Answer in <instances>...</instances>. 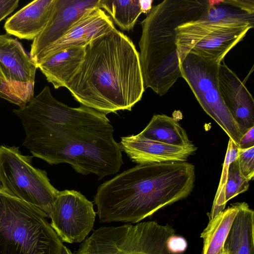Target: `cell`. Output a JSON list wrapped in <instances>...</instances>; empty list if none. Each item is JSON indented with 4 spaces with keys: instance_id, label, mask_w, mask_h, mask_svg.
Listing matches in <instances>:
<instances>
[{
    "instance_id": "obj_1",
    "label": "cell",
    "mask_w": 254,
    "mask_h": 254,
    "mask_svg": "<svg viewBox=\"0 0 254 254\" xmlns=\"http://www.w3.org/2000/svg\"><path fill=\"white\" fill-rule=\"evenodd\" d=\"M13 112L26 136L22 145L50 165L67 163L78 173L99 180L118 173L123 164L120 143L106 114L61 102L46 86L25 106Z\"/></svg>"
},
{
    "instance_id": "obj_2",
    "label": "cell",
    "mask_w": 254,
    "mask_h": 254,
    "mask_svg": "<svg viewBox=\"0 0 254 254\" xmlns=\"http://www.w3.org/2000/svg\"><path fill=\"white\" fill-rule=\"evenodd\" d=\"M84 48L83 61L66 88L81 105L106 115L130 111L145 87L139 53L131 40L115 29Z\"/></svg>"
},
{
    "instance_id": "obj_3",
    "label": "cell",
    "mask_w": 254,
    "mask_h": 254,
    "mask_svg": "<svg viewBox=\"0 0 254 254\" xmlns=\"http://www.w3.org/2000/svg\"><path fill=\"white\" fill-rule=\"evenodd\" d=\"M195 179L187 162L138 164L100 185L94 197L100 222L137 223L188 197Z\"/></svg>"
},
{
    "instance_id": "obj_4",
    "label": "cell",
    "mask_w": 254,
    "mask_h": 254,
    "mask_svg": "<svg viewBox=\"0 0 254 254\" xmlns=\"http://www.w3.org/2000/svg\"><path fill=\"white\" fill-rule=\"evenodd\" d=\"M209 7L208 0H165L152 6L141 22L138 43L144 87L163 96L181 77L176 29L198 20Z\"/></svg>"
},
{
    "instance_id": "obj_5",
    "label": "cell",
    "mask_w": 254,
    "mask_h": 254,
    "mask_svg": "<svg viewBox=\"0 0 254 254\" xmlns=\"http://www.w3.org/2000/svg\"><path fill=\"white\" fill-rule=\"evenodd\" d=\"M46 218L39 208L0 194V254H62L63 242Z\"/></svg>"
},
{
    "instance_id": "obj_6",
    "label": "cell",
    "mask_w": 254,
    "mask_h": 254,
    "mask_svg": "<svg viewBox=\"0 0 254 254\" xmlns=\"http://www.w3.org/2000/svg\"><path fill=\"white\" fill-rule=\"evenodd\" d=\"M175 232L170 225L156 221L102 226L72 254H172L167 243Z\"/></svg>"
},
{
    "instance_id": "obj_7",
    "label": "cell",
    "mask_w": 254,
    "mask_h": 254,
    "mask_svg": "<svg viewBox=\"0 0 254 254\" xmlns=\"http://www.w3.org/2000/svg\"><path fill=\"white\" fill-rule=\"evenodd\" d=\"M32 158L18 147L0 145V181L7 195L39 208L49 218L59 191L46 171L33 167Z\"/></svg>"
},
{
    "instance_id": "obj_8",
    "label": "cell",
    "mask_w": 254,
    "mask_h": 254,
    "mask_svg": "<svg viewBox=\"0 0 254 254\" xmlns=\"http://www.w3.org/2000/svg\"><path fill=\"white\" fill-rule=\"evenodd\" d=\"M219 64L191 53L179 61L181 77L202 109L238 146L243 134L221 96L218 82Z\"/></svg>"
},
{
    "instance_id": "obj_9",
    "label": "cell",
    "mask_w": 254,
    "mask_h": 254,
    "mask_svg": "<svg viewBox=\"0 0 254 254\" xmlns=\"http://www.w3.org/2000/svg\"><path fill=\"white\" fill-rule=\"evenodd\" d=\"M251 28H253L246 25L204 23L198 20L181 24L176 29L179 61L191 53L220 64Z\"/></svg>"
},
{
    "instance_id": "obj_10",
    "label": "cell",
    "mask_w": 254,
    "mask_h": 254,
    "mask_svg": "<svg viewBox=\"0 0 254 254\" xmlns=\"http://www.w3.org/2000/svg\"><path fill=\"white\" fill-rule=\"evenodd\" d=\"M96 212L92 202L74 190L59 191L49 218L62 242H82L92 230Z\"/></svg>"
},
{
    "instance_id": "obj_11",
    "label": "cell",
    "mask_w": 254,
    "mask_h": 254,
    "mask_svg": "<svg viewBox=\"0 0 254 254\" xmlns=\"http://www.w3.org/2000/svg\"><path fill=\"white\" fill-rule=\"evenodd\" d=\"M37 68L20 42L8 34L0 35V72L23 107L34 97Z\"/></svg>"
},
{
    "instance_id": "obj_12",
    "label": "cell",
    "mask_w": 254,
    "mask_h": 254,
    "mask_svg": "<svg viewBox=\"0 0 254 254\" xmlns=\"http://www.w3.org/2000/svg\"><path fill=\"white\" fill-rule=\"evenodd\" d=\"M100 8V0H56L52 14L31 45L30 57L35 63L41 54L68 31L83 14Z\"/></svg>"
},
{
    "instance_id": "obj_13",
    "label": "cell",
    "mask_w": 254,
    "mask_h": 254,
    "mask_svg": "<svg viewBox=\"0 0 254 254\" xmlns=\"http://www.w3.org/2000/svg\"><path fill=\"white\" fill-rule=\"evenodd\" d=\"M218 82L223 102L243 135L254 127L253 97L224 60L219 64Z\"/></svg>"
},
{
    "instance_id": "obj_14",
    "label": "cell",
    "mask_w": 254,
    "mask_h": 254,
    "mask_svg": "<svg viewBox=\"0 0 254 254\" xmlns=\"http://www.w3.org/2000/svg\"><path fill=\"white\" fill-rule=\"evenodd\" d=\"M116 29L110 16L104 10L95 7L83 14L68 31L39 56L35 64L66 49L84 46L92 40Z\"/></svg>"
},
{
    "instance_id": "obj_15",
    "label": "cell",
    "mask_w": 254,
    "mask_h": 254,
    "mask_svg": "<svg viewBox=\"0 0 254 254\" xmlns=\"http://www.w3.org/2000/svg\"><path fill=\"white\" fill-rule=\"evenodd\" d=\"M120 145L132 161L138 164L185 162L197 149L195 145L177 146L136 135L122 137Z\"/></svg>"
},
{
    "instance_id": "obj_16",
    "label": "cell",
    "mask_w": 254,
    "mask_h": 254,
    "mask_svg": "<svg viewBox=\"0 0 254 254\" xmlns=\"http://www.w3.org/2000/svg\"><path fill=\"white\" fill-rule=\"evenodd\" d=\"M56 0H35L17 11L5 21L7 34L19 39L34 40L43 30L53 12Z\"/></svg>"
},
{
    "instance_id": "obj_17",
    "label": "cell",
    "mask_w": 254,
    "mask_h": 254,
    "mask_svg": "<svg viewBox=\"0 0 254 254\" xmlns=\"http://www.w3.org/2000/svg\"><path fill=\"white\" fill-rule=\"evenodd\" d=\"M84 55V46L66 49L43 61L37 68L55 89L66 88L82 62Z\"/></svg>"
},
{
    "instance_id": "obj_18",
    "label": "cell",
    "mask_w": 254,
    "mask_h": 254,
    "mask_svg": "<svg viewBox=\"0 0 254 254\" xmlns=\"http://www.w3.org/2000/svg\"><path fill=\"white\" fill-rule=\"evenodd\" d=\"M254 211L240 202L224 247L232 254H254Z\"/></svg>"
},
{
    "instance_id": "obj_19",
    "label": "cell",
    "mask_w": 254,
    "mask_h": 254,
    "mask_svg": "<svg viewBox=\"0 0 254 254\" xmlns=\"http://www.w3.org/2000/svg\"><path fill=\"white\" fill-rule=\"evenodd\" d=\"M240 205V202L233 203L209 219L200 234L203 240L202 254H218L222 250Z\"/></svg>"
},
{
    "instance_id": "obj_20",
    "label": "cell",
    "mask_w": 254,
    "mask_h": 254,
    "mask_svg": "<svg viewBox=\"0 0 254 254\" xmlns=\"http://www.w3.org/2000/svg\"><path fill=\"white\" fill-rule=\"evenodd\" d=\"M148 139L177 146H187L192 143L184 129L173 118L166 115H156L138 134Z\"/></svg>"
},
{
    "instance_id": "obj_21",
    "label": "cell",
    "mask_w": 254,
    "mask_h": 254,
    "mask_svg": "<svg viewBox=\"0 0 254 254\" xmlns=\"http://www.w3.org/2000/svg\"><path fill=\"white\" fill-rule=\"evenodd\" d=\"M198 20L204 23L246 25L253 28L254 14L248 13L227 3L226 0H218L213 5H209L207 12Z\"/></svg>"
},
{
    "instance_id": "obj_22",
    "label": "cell",
    "mask_w": 254,
    "mask_h": 254,
    "mask_svg": "<svg viewBox=\"0 0 254 254\" xmlns=\"http://www.w3.org/2000/svg\"><path fill=\"white\" fill-rule=\"evenodd\" d=\"M100 5L123 31L132 30L142 13L139 0H100Z\"/></svg>"
},
{
    "instance_id": "obj_23",
    "label": "cell",
    "mask_w": 254,
    "mask_h": 254,
    "mask_svg": "<svg viewBox=\"0 0 254 254\" xmlns=\"http://www.w3.org/2000/svg\"><path fill=\"white\" fill-rule=\"evenodd\" d=\"M249 182L241 175L237 160L231 162L225 189V203L226 204L232 198L246 191L250 186Z\"/></svg>"
},
{
    "instance_id": "obj_24",
    "label": "cell",
    "mask_w": 254,
    "mask_h": 254,
    "mask_svg": "<svg viewBox=\"0 0 254 254\" xmlns=\"http://www.w3.org/2000/svg\"><path fill=\"white\" fill-rule=\"evenodd\" d=\"M237 161L241 175L249 181L254 177V146L242 149L238 147Z\"/></svg>"
},
{
    "instance_id": "obj_25",
    "label": "cell",
    "mask_w": 254,
    "mask_h": 254,
    "mask_svg": "<svg viewBox=\"0 0 254 254\" xmlns=\"http://www.w3.org/2000/svg\"><path fill=\"white\" fill-rule=\"evenodd\" d=\"M0 97L11 103L17 105L20 108L23 107L22 102L16 94L7 84L0 72Z\"/></svg>"
},
{
    "instance_id": "obj_26",
    "label": "cell",
    "mask_w": 254,
    "mask_h": 254,
    "mask_svg": "<svg viewBox=\"0 0 254 254\" xmlns=\"http://www.w3.org/2000/svg\"><path fill=\"white\" fill-rule=\"evenodd\" d=\"M168 248L172 254L184 252L187 248V242L183 237L175 235L171 237L168 241Z\"/></svg>"
},
{
    "instance_id": "obj_27",
    "label": "cell",
    "mask_w": 254,
    "mask_h": 254,
    "mask_svg": "<svg viewBox=\"0 0 254 254\" xmlns=\"http://www.w3.org/2000/svg\"><path fill=\"white\" fill-rule=\"evenodd\" d=\"M19 2L18 0H0V21L17 7Z\"/></svg>"
},
{
    "instance_id": "obj_28",
    "label": "cell",
    "mask_w": 254,
    "mask_h": 254,
    "mask_svg": "<svg viewBox=\"0 0 254 254\" xmlns=\"http://www.w3.org/2000/svg\"><path fill=\"white\" fill-rule=\"evenodd\" d=\"M226 1L248 13L254 14V0H226Z\"/></svg>"
},
{
    "instance_id": "obj_29",
    "label": "cell",
    "mask_w": 254,
    "mask_h": 254,
    "mask_svg": "<svg viewBox=\"0 0 254 254\" xmlns=\"http://www.w3.org/2000/svg\"><path fill=\"white\" fill-rule=\"evenodd\" d=\"M238 146L242 149L254 146V127L250 128L242 135Z\"/></svg>"
},
{
    "instance_id": "obj_30",
    "label": "cell",
    "mask_w": 254,
    "mask_h": 254,
    "mask_svg": "<svg viewBox=\"0 0 254 254\" xmlns=\"http://www.w3.org/2000/svg\"><path fill=\"white\" fill-rule=\"evenodd\" d=\"M142 13L148 14L151 10L153 2L152 0H139Z\"/></svg>"
},
{
    "instance_id": "obj_31",
    "label": "cell",
    "mask_w": 254,
    "mask_h": 254,
    "mask_svg": "<svg viewBox=\"0 0 254 254\" xmlns=\"http://www.w3.org/2000/svg\"><path fill=\"white\" fill-rule=\"evenodd\" d=\"M62 254H72V253L68 248L64 245Z\"/></svg>"
},
{
    "instance_id": "obj_32",
    "label": "cell",
    "mask_w": 254,
    "mask_h": 254,
    "mask_svg": "<svg viewBox=\"0 0 254 254\" xmlns=\"http://www.w3.org/2000/svg\"><path fill=\"white\" fill-rule=\"evenodd\" d=\"M218 254H232L228 250L224 247Z\"/></svg>"
},
{
    "instance_id": "obj_33",
    "label": "cell",
    "mask_w": 254,
    "mask_h": 254,
    "mask_svg": "<svg viewBox=\"0 0 254 254\" xmlns=\"http://www.w3.org/2000/svg\"><path fill=\"white\" fill-rule=\"evenodd\" d=\"M0 194H4V195H7L6 192L4 191V190H3V187H2V185L1 184V183L0 181Z\"/></svg>"
}]
</instances>
